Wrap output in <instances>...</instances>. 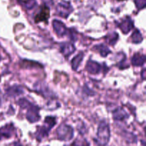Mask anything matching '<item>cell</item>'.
I'll return each mask as SVG.
<instances>
[{"label": "cell", "mask_w": 146, "mask_h": 146, "mask_svg": "<svg viewBox=\"0 0 146 146\" xmlns=\"http://www.w3.org/2000/svg\"><path fill=\"white\" fill-rule=\"evenodd\" d=\"M142 36L141 33L139 32L138 30H135L132 35V40L133 42L134 43H140L142 41Z\"/></svg>", "instance_id": "8fae6325"}, {"label": "cell", "mask_w": 146, "mask_h": 146, "mask_svg": "<svg viewBox=\"0 0 146 146\" xmlns=\"http://www.w3.org/2000/svg\"><path fill=\"white\" fill-rule=\"evenodd\" d=\"M58 137L61 141H70L74 135V131L71 127L66 125H61L57 129Z\"/></svg>", "instance_id": "7a4b0ae2"}, {"label": "cell", "mask_w": 146, "mask_h": 146, "mask_svg": "<svg viewBox=\"0 0 146 146\" xmlns=\"http://www.w3.org/2000/svg\"><path fill=\"white\" fill-rule=\"evenodd\" d=\"M145 57L140 54H135L132 58V64L134 66H141L145 62Z\"/></svg>", "instance_id": "9c48e42d"}, {"label": "cell", "mask_w": 146, "mask_h": 146, "mask_svg": "<svg viewBox=\"0 0 146 146\" xmlns=\"http://www.w3.org/2000/svg\"><path fill=\"white\" fill-rule=\"evenodd\" d=\"M14 146H22V145H21L20 143H16L15 145H14Z\"/></svg>", "instance_id": "9a60e30c"}, {"label": "cell", "mask_w": 146, "mask_h": 146, "mask_svg": "<svg viewBox=\"0 0 146 146\" xmlns=\"http://www.w3.org/2000/svg\"><path fill=\"white\" fill-rule=\"evenodd\" d=\"M49 17V9L46 7H44L41 9V11L36 15L35 18L36 22H39V21H46L48 19Z\"/></svg>", "instance_id": "277c9868"}, {"label": "cell", "mask_w": 146, "mask_h": 146, "mask_svg": "<svg viewBox=\"0 0 146 146\" xmlns=\"http://www.w3.org/2000/svg\"><path fill=\"white\" fill-rule=\"evenodd\" d=\"M96 48H98V50H100V53H101V54L103 56H106L107 54L110 53V51L108 48V47L104 45L98 46H96Z\"/></svg>", "instance_id": "4fadbf2b"}, {"label": "cell", "mask_w": 146, "mask_h": 146, "mask_svg": "<svg viewBox=\"0 0 146 146\" xmlns=\"http://www.w3.org/2000/svg\"><path fill=\"white\" fill-rule=\"evenodd\" d=\"M133 24L131 19H126L119 24L120 28L122 30L123 32H124V34H127L128 31H131V29L133 28Z\"/></svg>", "instance_id": "8992f818"}, {"label": "cell", "mask_w": 146, "mask_h": 146, "mask_svg": "<svg viewBox=\"0 0 146 146\" xmlns=\"http://www.w3.org/2000/svg\"><path fill=\"white\" fill-rule=\"evenodd\" d=\"M82 58H83L82 53H81V54L77 55L76 57H74V59H73L72 61H71V65H72L73 68H74V70H76L77 68H78L79 64H81V61H82Z\"/></svg>", "instance_id": "30bf717a"}, {"label": "cell", "mask_w": 146, "mask_h": 146, "mask_svg": "<svg viewBox=\"0 0 146 146\" xmlns=\"http://www.w3.org/2000/svg\"><path fill=\"white\" fill-rule=\"evenodd\" d=\"M61 52L66 56H68L71 55L74 51H75V48L74 46L71 44H63L61 46Z\"/></svg>", "instance_id": "ba28073f"}, {"label": "cell", "mask_w": 146, "mask_h": 146, "mask_svg": "<svg viewBox=\"0 0 146 146\" xmlns=\"http://www.w3.org/2000/svg\"><path fill=\"white\" fill-rule=\"evenodd\" d=\"M53 25H54V30L58 35L64 36L66 32V29L64 24L60 22L59 21L54 20V22H53Z\"/></svg>", "instance_id": "5b68a950"}, {"label": "cell", "mask_w": 146, "mask_h": 146, "mask_svg": "<svg viewBox=\"0 0 146 146\" xmlns=\"http://www.w3.org/2000/svg\"><path fill=\"white\" fill-rule=\"evenodd\" d=\"M1 133H0V137H1Z\"/></svg>", "instance_id": "2e32d148"}, {"label": "cell", "mask_w": 146, "mask_h": 146, "mask_svg": "<svg viewBox=\"0 0 146 146\" xmlns=\"http://www.w3.org/2000/svg\"><path fill=\"white\" fill-rule=\"evenodd\" d=\"M27 118L30 122H36L39 119L38 115V110L36 107H30L28 111V113L27 115Z\"/></svg>", "instance_id": "3957f363"}, {"label": "cell", "mask_w": 146, "mask_h": 146, "mask_svg": "<svg viewBox=\"0 0 146 146\" xmlns=\"http://www.w3.org/2000/svg\"><path fill=\"white\" fill-rule=\"evenodd\" d=\"M119 1H123V0H119Z\"/></svg>", "instance_id": "e0dca14e"}, {"label": "cell", "mask_w": 146, "mask_h": 146, "mask_svg": "<svg viewBox=\"0 0 146 146\" xmlns=\"http://www.w3.org/2000/svg\"><path fill=\"white\" fill-rule=\"evenodd\" d=\"M86 69L91 74H98L101 70V66L98 63L90 61L86 65Z\"/></svg>", "instance_id": "52a82bcc"}, {"label": "cell", "mask_w": 146, "mask_h": 146, "mask_svg": "<svg viewBox=\"0 0 146 146\" xmlns=\"http://www.w3.org/2000/svg\"><path fill=\"white\" fill-rule=\"evenodd\" d=\"M125 117H127L126 114L123 111L122 109H118L114 113V118L116 120H122Z\"/></svg>", "instance_id": "7c38bea8"}, {"label": "cell", "mask_w": 146, "mask_h": 146, "mask_svg": "<svg viewBox=\"0 0 146 146\" xmlns=\"http://www.w3.org/2000/svg\"><path fill=\"white\" fill-rule=\"evenodd\" d=\"M89 143L87 142L86 140H76L74 143H73L72 146H89Z\"/></svg>", "instance_id": "5bb4252c"}, {"label": "cell", "mask_w": 146, "mask_h": 146, "mask_svg": "<svg viewBox=\"0 0 146 146\" xmlns=\"http://www.w3.org/2000/svg\"><path fill=\"white\" fill-rule=\"evenodd\" d=\"M110 138V130L108 125L106 122H101L98 126L97 138L95 140L96 143L98 145L105 146L107 145Z\"/></svg>", "instance_id": "6da1fadb"}]
</instances>
